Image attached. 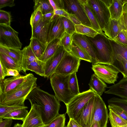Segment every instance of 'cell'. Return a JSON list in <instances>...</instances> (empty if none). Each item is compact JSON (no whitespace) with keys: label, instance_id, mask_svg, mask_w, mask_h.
I'll return each mask as SVG.
<instances>
[{"label":"cell","instance_id":"1","mask_svg":"<svg viewBox=\"0 0 127 127\" xmlns=\"http://www.w3.org/2000/svg\"><path fill=\"white\" fill-rule=\"evenodd\" d=\"M26 99L31 104H34L39 108L43 122L45 125L49 124L59 114L60 101L54 95L37 87L29 93Z\"/></svg>","mask_w":127,"mask_h":127},{"label":"cell","instance_id":"2","mask_svg":"<svg viewBox=\"0 0 127 127\" xmlns=\"http://www.w3.org/2000/svg\"><path fill=\"white\" fill-rule=\"evenodd\" d=\"M86 37L93 49L98 64L112 65L113 50L109 38L104 34L99 33L93 38Z\"/></svg>","mask_w":127,"mask_h":127},{"label":"cell","instance_id":"3","mask_svg":"<svg viewBox=\"0 0 127 127\" xmlns=\"http://www.w3.org/2000/svg\"><path fill=\"white\" fill-rule=\"evenodd\" d=\"M37 78L32 73L21 85L7 95H0V105H11L25 101L29 93L37 87Z\"/></svg>","mask_w":127,"mask_h":127},{"label":"cell","instance_id":"4","mask_svg":"<svg viewBox=\"0 0 127 127\" xmlns=\"http://www.w3.org/2000/svg\"><path fill=\"white\" fill-rule=\"evenodd\" d=\"M70 75H64L54 73L49 77L55 96L59 101L63 102L66 105L76 96L69 88L68 82Z\"/></svg>","mask_w":127,"mask_h":127},{"label":"cell","instance_id":"5","mask_svg":"<svg viewBox=\"0 0 127 127\" xmlns=\"http://www.w3.org/2000/svg\"><path fill=\"white\" fill-rule=\"evenodd\" d=\"M95 93L90 88L75 96L66 105L69 119L75 120L82 109Z\"/></svg>","mask_w":127,"mask_h":127},{"label":"cell","instance_id":"6","mask_svg":"<svg viewBox=\"0 0 127 127\" xmlns=\"http://www.w3.org/2000/svg\"><path fill=\"white\" fill-rule=\"evenodd\" d=\"M18 34L10 26L0 24V44L20 49L22 44L18 38Z\"/></svg>","mask_w":127,"mask_h":127},{"label":"cell","instance_id":"7","mask_svg":"<svg viewBox=\"0 0 127 127\" xmlns=\"http://www.w3.org/2000/svg\"><path fill=\"white\" fill-rule=\"evenodd\" d=\"M81 60L66 51L54 73L67 75L76 72Z\"/></svg>","mask_w":127,"mask_h":127},{"label":"cell","instance_id":"8","mask_svg":"<svg viewBox=\"0 0 127 127\" xmlns=\"http://www.w3.org/2000/svg\"><path fill=\"white\" fill-rule=\"evenodd\" d=\"M92 69L95 74L105 83L114 84L119 72L113 65L98 64L92 65Z\"/></svg>","mask_w":127,"mask_h":127},{"label":"cell","instance_id":"9","mask_svg":"<svg viewBox=\"0 0 127 127\" xmlns=\"http://www.w3.org/2000/svg\"><path fill=\"white\" fill-rule=\"evenodd\" d=\"M108 118V110L104 102L100 96L95 94L92 124L97 121L100 127H107Z\"/></svg>","mask_w":127,"mask_h":127},{"label":"cell","instance_id":"10","mask_svg":"<svg viewBox=\"0 0 127 127\" xmlns=\"http://www.w3.org/2000/svg\"><path fill=\"white\" fill-rule=\"evenodd\" d=\"M64 9L69 14L74 15L82 24L92 27L91 23L84 8L78 0H63Z\"/></svg>","mask_w":127,"mask_h":127},{"label":"cell","instance_id":"11","mask_svg":"<svg viewBox=\"0 0 127 127\" xmlns=\"http://www.w3.org/2000/svg\"><path fill=\"white\" fill-rule=\"evenodd\" d=\"M88 3L93 9L102 30L110 18L108 8L102 0H88Z\"/></svg>","mask_w":127,"mask_h":127},{"label":"cell","instance_id":"12","mask_svg":"<svg viewBox=\"0 0 127 127\" xmlns=\"http://www.w3.org/2000/svg\"><path fill=\"white\" fill-rule=\"evenodd\" d=\"M65 32L62 17L55 15L48 24L47 44L55 39H61Z\"/></svg>","mask_w":127,"mask_h":127},{"label":"cell","instance_id":"13","mask_svg":"<svg viewBox=\"0 0 127 127\" xmlns=\"http://www.w3.org/2000/svg\"><path fill=\"white\" fill-rule=\"evenodd\" d=\"M30 75H21L4 79L0 81V95H5L10 93L22 84Z\"/></svg>","mask_w":127,"mask_h":127},{"label":"cell","instance_id":"14","mask_svg":"<svg viewBox=\"0 0 127 127\" xmlns=\"http://www.w3.org/2000/svg\"><path fill=\"white\" fill-rule=\"evenodd\" d=\"M95 96L86 104L75 120L82 127H90L92 124Z\"/></svg>","mask_w":127,"mask_h":127},{"label":"cell","instance_id":"15","mask_svg":"<svg viewBox=\"0 0 127 127\" xmlns=\"http://www.w3.org/2000/svg\"><path fill=\"white\" fill-rule=\"evenodd\" d=\"M45 125L38 107L34 104L31 105V109L23 121L22 127H42Z\"/></svg>","mask_w":127,"mask_h":127},{"label":"cell","instance_id":"16","mask_svg":"<svg viewBox=\"0 0 127 127\" xmlns=\"http://www.w3.org/2000/svg\"><path fill=\"white\" fill-rule=\"evenodd\" d=\"M66 51L61 46L55 54L45 62L44 77H49L54 73Z\"/></svg>","mask_w":127,"mask_h":127},{"label":"cell","instance_id":"17","mask_svg":"<svg viewBox=\"0 0 127 127\" xmlns=\"http://www.w3.org/2000/svg\"><path fill=\"white\" fill-rule=\"evenodd\" d=\"M72 41L85 50L91 56L92 65L98 64L95 52L86 35L75 33L72 35Z\"/></svg>","mask_w":127,"mask_h":127},{"label":"cell","instance_id":"18","mask_svg":"<svg viewBox=\"0 0 127 127\" xmlns=\"http://www.w3.org/2000/svg\"><path fill=\"white\" fill-rule=\"evenodd\" d=\"M105 93L115 95L127 99V77H124L117 83L107 87Z\"/></svg>","mask_w":127,"mask_h":127},{"label":"cell","instance_id":"19","mask_svg":"<svg viewBox=\"0 0 127 127\" xmlns=\"http://www.w3.org/2000/svg\"><path fill=\"white\" fill-rule=\"evenodd\" d=\"M88 0H79L91 25L92 28L99 33L104 34L101 29L94 12L88 3Z\"/></svg>","mask_w":127,"mask_h":127},{"label":"cell","instance_id":"20","mask_svg":"<svg viewBox=\"0 0 127 127\" xmlns=\"http://www.w3.org/2000/svg\"><path fill=\"white\" fill-rule=\"evenodd\" d=\"M49 23L43 22L42 20L38 25L32 28L31 37L36 38L41 42L47 44L46 37Z\"/></svg>","mask_w":127,"mask_h":127},{"label":"cell","instance_id":"21","mask_svg":"<svg viewBox=\"0 0 127 127\" xmlns=\"http://www.w3.org/2000/svg\"><path fill=\"white\" fill-rule=\"evenodd\" d=\"M102 31L108 38L114 39L121 31L118 21L110 18Z\"/></svg>","mask_w":127,"mask_h":127},{"label":"cell","instance_id":"22","mask_svg":"<svg viewBox=\"0 0 127 127\" xmlns=\"http://www.w3.org/2000/svg\"><path fill=\"white\" fill-rule=\"evenodd\" d=\"M0 53L6 54L11 58L22 68V50L0 44Z\"/></svg>","mask_w":127,"mask_h":127},{"label":"cell","instance_id":"23","mask_svg":"<svg viewBox=\"0 0 127 127\" xmlns=\"http://www.w3.org/2000/svg\"><path fill=\"white\" fill-rule=\"evenodd\" d=\"M61 40L59 39H55L48 43L43 55L38 59L46 62L55 54L61 46Z\"/></svg>","mask_w":127,"mask_h":127},{"label":"cell","instance_id":"24","mask_svg":"<svg viewBox=\"0 0 127 127\" xmlns=\"http://www.w3.org/2000/svg\"><path fill=\"white\" fill-rule=\"evenodd\" d=\"M126 0H112V2L108 8L110 18L118 20L122 16L123 6Z\"/></svg>","mask_w":127,"mask_h":127},{"label":"cell","instance_id":"25","mask_svg":"<svg viewBox=\"0 0 127 127\" xmlns=\"http://www.w3.org/2000/svg\"><path fill=\"white\" fill-rule=\"evenodd\" d=\"M22 71L26 73L27 67L32 62L38 59L33 52L30 45L24 47L22 50Z\"/></svg>","mask_w":127,"mask_h":127},{"label":"cell","instance_id":"26","mask_svg":"<svg viewBox=\"0 0 127 127\" xmlns=\"http://www.w3.org/2000/svg\"><path fill=\"white\" fill-rule=\"evenodd\" d=\"M90 87L96 94L101 96L107 87V85L103 81L95 74L92 75L89 84Z\"/></svg>","mask_w":127,"mask_h":127},{"label":"cell","instance_id":"27","mask_svg":"<svg viewBox=\"0 0 127 127\" xmlns=\"http://www.w3.org/2000/svg\"><path fill=\"white\" fill-rule=\"evenodd\" d=\"M69 53L81 60H83L92 63V58L89 54L82 47L72 40L71 50Z\"/></svg>","mask_w":127,"mask_h":127},{"label":"cell","instance_id":"28","mask_svg":"<svg viewBox=\"0 0 127 127\" xmlns=\"http://www.w3.org/2000/svg\"><path fill=\"white\" fill-rule=\"evenodd\" d=\"M29 44L31 48L37 58L41 57L44 52L47 44H44L36 38L31 37Z\"/></svg>","mask_w":127,"mask_h":127},{"label":"cell","instance_id":"29","mask_svg":"<svg viewBox=\"0 0 127 127\" xmlns=\"http://www.w3.org/2000/svg\"><path fill=\"white\" fill-rule=\"evenodd\" d=\"M113 59L112 65L122 73L124 77H127V60L118 55L113 56Z\"/></svg>","mask_w":127,"mask_h":127},{"label":"cell","instance_id":"30","mask_svg":"<svg viewBox=\"0 0 127 127\" xmlns=\"http://www.w3.org/2000/svg\"><path fill=\"white\" fill-rule=\"evenodd\" d=\"M46 62L38 59L31 63L27 67V70L34 72L37 74L42 77L45 75Z\"/></svg>","mask_w":127,"mask_h":127},{"label":"cell","instance_id":"31","mask_svg":"<svg viewBox=\"0 0 127 127\" xmlns=\"http://www.w3.org/2000/svg\"><path fill=\"white\" fill-rule=\"evenodd\" d=\"M109 39L112 47L113 56L118 55L127 60V46Z\"/></svg>","mask_w":127,"mask_h":127},{"label":"cell","instance_id":"32","mask_svg":"<svg viewBox=\"0 0 127 127\" xmlns=\"http://www.w3.org/2000/svg\"><path fill=\"white\" fill-rule=\"evenodd\" d=\"M0 62H1L7 69L17 70L19 73L22 71L21 67L11 58L4 54L0 53Z\"/></svg>","mask_w":127,"mask_h":127},{"label":"cell","instance_id":"33","mask_svg":"<svg viewBox=\"0 0 127 127\" xmlns=\"http://www.w3.org/2000/svg\"><path fill=\"white\" fill-rule=\"evenodd\" d=\"M27 109L22 108L13 111L6 115L1 119L20 120L23 122L29 113Z\"/></svg>","mask_w":127,"mask_h":127},{"label":"cell","instance_id":"34","mask_svg":"<svg viewBox=\"0 0 127 127\" xmlns=\"http://www.w3.org/2000/svg\"><path fill=\"white\" fill-rule=\"evenodd\" d=\"M25 101L11 105H0V119L6 115L13 111L22 108L27 109L28 107L25 106Z\"/></svg>","mask_w":127,"mask_h":127},{"label":"cell","instance_id":"35","mask_svg":"<svg viewBox=\"0 0 127 127\" xmlns=\"http://www.w3.org/2000/svg\"><path fill=\"white\" fill-rule=\"evenodd\" d=\"M34 7V10L39 7L43 15L54 11L49 0H35Z\"/></svg>","mask_w":127,"mask_h":127},{"label":"cell","instance_id":"36","mask_svg":"<svg viewBox=\"0 0 127 127\" xmlns=\"http://www.w3.org/2000/svg\"><path fill=\"white\" fill-rule=\"evenodd\" d=\"M76 32L87 36L94 38L99 33L92 27L85 26L82 24L75 26Z\"/></svg>","mask_w":127,"mask_h":127},{"label":"cell","instance_id":"37","mask_svg":"<svg viewBox=\"0 0 127 127\" xmlns=\"http://www.w3.org/2000/svg\"><path fill=\"white\" fill-rule=\"evenodd\" d=\"M108 115L112 127L115 126L122 127L127 124V121L120 117L110 110Z\"/></svg>","mask_w":127,"mask_h":127},{"label":"cell","instance_id":"38","mask_svg":"<svg viewBox=\"0 0 127 127\" xmlns=\"http://www.w3.org/2000/svg\"><path fill=\"white\" fill-rule=\"evenodd\" d=\"M76 73L75 72L70 75L68 82L69 89L71 92L75 95L80 93L79 91Z\"/></svg>","mask_w":127,"mask_h":127},{"label":"cell","instance_id":"39","mask_svg":"<svg viewBox=\"0 0 127 127\" xmlns=\"http://www.w3.org/2000/svg\"><path fill=\"white\" fill-rule=\"evenodd\" d=\"M108 105L118 107L123 109L127 114V99L113 97L108 100Z\"/></svg>","mask_w":127,"mask_h":127},{"label":"cell","instance_id":"40","mask_svg":"<svg viewBox=\"0 0 127 127\" xmlns=\"http://www.w3.org/2000/svg\"><path fill=\"white\" fill-rule=\"evenodd\" d=\"M43 15L39 7L34 10L30 19V24L32 28L40 23L42 20Z\"/></svg>","mask_w":127,"mask_h":127},{"label":"cell","instance_id":"41","mask_svg":"<svg viewBox=\"0 0 127 127\" xmlns=\"http://www.w3.org/2000/svg\"><path fill=\"white\" fill-rule=\"evenodd\" d=\"M65 114H59L46 125V127H65Z\"/></svg>","mask_w":127,"mask_h":127},{"label":"cell","instance_id":"42","mask_svg":"<svg viewBox=\"0 0 127 127\" xmlns=\"http://www.w3.org/2000/svg\"><path fill=\"white\" fill-rule=\"evenodd\" d=\"M72 35L65 32L61 40V46H62L65 50L69 52L71 50L72 39Z\"/></svg>","mask_w":127,"mask_h":127},{"label":"cell","instance_id":"43","mask_svg":"<svg viewBox=\"0 0 127 127\" xmlns=\"http://www.w3.org/2000/svg\"><path fill=\"white\" fill-rule=\"evenodd\" d=\"M62 17L65 32L72 35L76 32L75 25L69 19L64 17Z\"/></svg>","mask_w":127,"mask_h":127},{"label":"cell","instance_id":"44","mask_svg":"<svg viewBox=\"0 0 127 127\" xmlns=\"http://www.w3.org/2000/svg\"><path fill=\"white\" fill-rule=\"evenodd\" d=\"M11 21V16L10 12L0 10V24L10 26Z\"/></svg>","mask_w":127,"mask_h":127},{"label":"cell","instance_id":"45","mask_svg":"<svg viewBox=\"0 0 127 127\" xmlns=\"http://www.w3.org/2000/svg\"><path fill=\"white\" fill-rule=\"evenodd\" d=\"M118 21L121 30H124L127 35V9H123L122 14Z\"/></svg>","mask_w":127,"mask_h":127},{"label":"cell","instance_id":"46","mask_svg":"<svg viewBox=\"0 0 127 127\" xmlns=\"http://www.w3.org/2000/svg\"><path fill=\"white\" fill-rule=\"evenodd\" d=\"M109 110H110L118 115L127 121V114L124 110L115 106L108 105Z\"/></svg>","mask_w":127,"mask_h":127},{"label":"cell","instance_id":"47","mask_svg":"<svg viewBox=\"0 0 127 127\" xmlns=\"http://www.w3.org/2000/svg\"><path fill=\"white\" fill-rule=\"evenodd\" d=\"M113 40L118 43L127 46V35L125 31L124 30L121 31L117 36Z\"/></svg>","mask_w":127,"mask_h":127},{"label":"cell","instance_id":"48","mask_svg":"<svg viewBox=\"0 0 127 127\" xmlns=\"http://www.w3.org/2000/svg\"><path fill=\"white\" fill-rule=\"evenodd\" d=\"M54 11L58 9H64L63 0H49Z\"/></svg>","mask_w":127,"mask_h":127},{"label":"cell","instance_id":"49","mask_svg":"<svg viewBox=\"0 0 127 127\" xmlns=\"http://www.w3.org/2000/svg\"><path fill=\"white\" fill-rule=\"evenodd\" d=\"M14 0H0V8L9 6L12 7L15 5Z\"/></svg>","mask_w":127,"mask_h":127},{"label":"cell","instance_id":"50","mask_svg":"<svg viewBox=\"0 0 127 127\" xmlns=\"http://www.w3.org/2000/svg\"><path fill=\"white\" fill-rule=\"evenodd\" d=\"M0 81L4 79L7 76V69L4 65L0 62Z\"/></svg>","mask_w":127,"mask_h":127},{"label":"cell","instance_id":"51","mask_svg":"<svg viewBox=\"0 0 127 127\" xmlns=\"http://www.w3.org/2000/svg\"><path fill=\"white\" fill-rule=\"evenodd\" d=\"M12 122V119H5L3 120L0 119V127H10Z\"/></svg>","mask_w":127,"mask_h":127},{"label":"cell","instance_id":"52","mask_svg":"<svg viewBox=\"0 0 127 127\" xmlns=\"http://www.w3.org/2000/svg\"><path fill=\"white\" fill-rule=\"evenodd\" d=\"M55 15L54 11L43 15L42 21L44 23L49 22Z\"/></svg>","mask_w":127,"mask_h":127},{"label":"cell","instance_id":"53","mask_svg":"<svg viewBox=\"0 0 127 127\" xmlns=\"http://www.w3.org/2000/svg\"><path fill=\"white\" fill-rule=\"evenodd\" d=\"M55 14L69 19V14L64 9H58L54 11Z\"/></svg>","mask_w":127,"mask_h":127},{"label":"cell","instance_id":"54","mask_svg":"<svg viewBox=\"0 0 127 127\" xmlns=\"http://www.w3.org/2000/svg\"><path fill=\"white\" fill-rule=\"evenodd\" d=\"M20 75L19 71L17 70L11 69H7V76H15Z\"/></svg>","mask_w":127,"mask_h":127},{"label":"cell","instance_id":"55","mask_svg":"<svg viewBox=\"0 0 127 127\" xmlns=\"http://www.w3.org/2000/svg\"><path fill=\"white\" fill-rule=\"evenodd\" d=\"M69 19L75 25H79L82 24L81 22L78 20L76 16L73 14H69Z\"/></svg>","mask_w":127,"mask_h":127},{"label":"cell","instance_id":"56","mask_svg":"<svg viewBox=\"0 0 127 127\" xmlns=\"http://www.w3.org/2000/svg\"><path fill=\"white\" fill-rule=\"evenodd\" d=\"M67 126L68 127H82L72 119H70Z\"/></svg>","mask_w":127,"mask_h":127},{"label":"cell","instance_id":"57","mask_svg":"<svg viewBox=\"0 0 127 127\" xmlns=\"http://www.w3.org/2000/svg\"><path fill=\"white\" fill-rule=\"evenodd\" d=\"M102 0L105 3L108 8H109L110 6L112 1V0Z\"/></svg>","mask_w":127,"mask_h":127},{"label":"cell","instance_id":"58","mask_svg":"<svg viewBox=\"0 0 127 127\" xmlns=\"http://www.w3.org/2000/svg\"><path fill=\"white\" fill-rule=\"evenodd\" d=\"M90 127H100L97 121H95L91 125Z\"/></svg>","mask_w":127,"mask_h":127},{"label":"cell","instance_id":"59","mask_svg":"<svg viewBox=\"0 0 127 127\" xmlns=\"http://www.w3.org/2000/svg\"><path fill=\"white\" fill-rule=\"evenodd\" d=\"M13 127H22V125L19 124V123L15 124Z\"/></svg>","mask_w":127,"mask_h":127},{"label":"cell","instance_id":"60","mask_svg":"<svg viewBox=\"0 0 127 127\" xmlns=\"http://www.w3.org/2000/svg\"><path fill=\"white\" fill-rule=\"evenodd\" d=\"M121 127H127V124L125 126H123Z\"/></svg>","mask_w":127,"mask_h":127},{"label":"cell","instance_id":"61","mask_svg":"<svg viewBox=\"0 0 127 127\" xmlns=\"http://www.w3.org/2000/svg\"><path fill=\"white\" fill-rule=\"evenodd\" d=\"M46 125H45V126H44L42 127H46Z\"/></svg>","mask_w":127,"mask_h":127},{"label":"cell","instance_id":"62","mask_svg":"<svg viewBox=\"0 0 127 127\" xmlns=\"http://www.w3.org/2000/svg\"><path fill=\"white\" fill-rule=\"evenodd\" d=\"M114 127H119V126H115Z\"/></svg>","mask_w":127,"mask_h":127},{"label":"cell","instance_id":"63","mask_svg":"<svg viewBox=\"0 0 127 127\" xmlns=\"http://www.w3.org/2000/svg\"><path fill=\"white\" fill-rule=\"evenodd\" d=\"M68 127L67 126H66V127Z\"/></svg>","mask_w":127,"mask_h":127}]
</instances>
